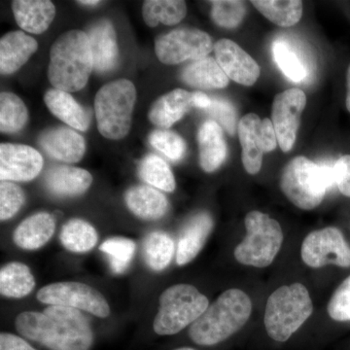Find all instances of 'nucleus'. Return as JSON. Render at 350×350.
Here are the masks:
<instances>
[{"mask_svg": "<svg viewBox=\"0 0 350 350\" xmlns=\"http://www.w3.org/2000/svg\"><path fill=\"white\" fill-rule=\"evenodd\" d=\"M16 329L21 335L51 350H90L94 334L80 310L50 306L44 312L18 315Z\"/></svg>", "mask_w": 350, "mask_h": 350, "instance_id": "obj_1", "label": "nucleus"}, {"mask_svg": "<svg viewBox=\"0 0 350 350\" xmlns=\"http://www.w3.org/2000/svg\"><path fill=\"white\" fill-rule=\"evenodd\" d=\"M251 312L252 303L245 292L227 290L190 326L189 337L204 347L224 342L245 325Z\"/></svg>", "mask_w": 350, "mask_h": 350, "instance_id": "obj_2", "label": "nucleus"}, {"mask_svg": "<svg viewBox=\"0 0 350 350\" xmlns=\"http://www.w3.org/2000/svg\"><path fill=\"white\" fill-rule=\"evenodd\" d=\"M93 69V55L86 32L69 31L53 43L48 79L55 89L66 93L82 90Z\"/></svg>", "mask_w": 350, "mask_h": 350, "instance_id": "obj_3", "label": "nucleus"}, {"mask_svg": "<svg viewBox=\"0 0 350 350\" xmlns=\"http://www.w3.org/2000/svg\"><path fill=\"white\" fill-rule=\"evenodd\" d=\"M334 185V165L315 163L303 156L292 159L285 165L280 179L283 194L304 211L319 206L327 190Z\"/></svg>", "mask_w": 350, "mask_h": 350, "instance_id": "obj_4", "label": "nucleus"}, {"mask_svg": "<svg viewBox=\"0 0 350 350\" xmlns=\"http://www.w3.org/2000/svg\"><path fill=\"white\" fill-rule=\"evenodd\" d=\"M312 312V301L305 285H283L267 301L264 319L267 333L275 342H286Z\"/></svg>", "mask_w": 350, "mask_h": 350, "instance_id": "obj_5", "label": "nucleus"}, {"mask_svg": "<svg viewBox=\"0 0 350 350\" xmlns=\"http://www.w3.org/2000/svg\"><path fill=\"white\" fill-rule=\"evenodd\" d=\"M135 101L137 90L130 80H115L100 88L94 98V110L103 137L119 140L128 135Z\"/></svg>", "mask_w": 350, "mask_h": 350, "instance_id": "obj_6", "label": "nucleus"}, {"mask_svg": "<svg viewBox=\"0 0 350 350\" xmlns=\"http://www.w3.org/2000/svg\"><path fill=\"white\" fill-rule=\"evenodd\" d=\"M208 300L190 284L167 288L160 297V308L153 328L158 335H175L192 325L208 308Z\"/></svg>", "mask_w": 350, "mask_h": 350, "instance_id": "obj_7", "label": "nucleus"}, {"mask_svg": "<svg viewBox=\"0 0 350 350\" xmlns=\"http://www.w3.org/2000/svg\"><path fill=\"white\" fill-rule=\"evenodd\" d=\"M246 236L234 250V258L245 266L266 268L273 262L283 243L280 223L260 211H251L244 219Z\"/></svg>", "mask_w": 350, "mask_h": 350, "instance_id": "obj_8", "label": "nucleus"}, {"mask_svg": "<svg viewBox=\"0 0 350 350\" xmlns=\"http://www.w3.org/2000/svg\"><path fill=\"white\" fill-rule=\"evenodd\" d=\"M214 46L206 32L194 27H180L159 36L155 41V53L165 64H178L206 57Z\"/></svg>", "mask_w": 350, "mask_h": 350, "instance_id": "obj_9", "label": "nucleus"}, {"mask_svg": "<svg viewBox=\"0 0 350 350\" xmlns=\"http://www.w3.org/2000/svg\"><path fill=\"white\" fill-rule=\"evenodd\" d=\"M238 133L244 170L251 175L257 174L261 170L264 154L275 150L278 144L273 122L250 113L239 120Z\"/></svg>", "mask_w": 350, "mask_h": 350, "instance_id": "obj_10", "label": "nucleus"}, {"mask_svg": "<svg viewBox=\"0 0 350 350\" xmlns=\"http://www.w3.org/2000/svg\"><path fill=\"white\" fill-rule=\"evenodd\" d=\"M41 303L50 306H61L92 313L105 319L110 308L100 292L93 287L79 282H57L46 285L38 292Z\"/></svg>", "mask_w": 350, "mask_h": 350, "instance_id": "obj_11", "label": "nucleus"}, {"mask_svg": "<svg viewBox=\"0 0 350 350\" xmlns=\"http://www.w3.org/2000/svg\"><path fill=\"white\" fill-rule=\"evenodd\" d=\"M301 255L310 268H321L327 265L350 267V247L337 228H324L308 234L301 244Z\"/></svg>", "mask_w": 350, "mask_h": 350, "instance_id": "obj_12", "label": "nucleus"}, {"mask_svg": "<svg viewBox=\"0 0 350 350\" xmlns=\"http://www.w3.org/2000/svg\"><path fill=\"white\" fill-rule=\"evenodd\" d=\"M306 96L300 89H289L276 94L271 108V122L278 144L283 152H289L296 142Z\"/></svg>", "mask_w": 350, "mask_h": 350, "instance_id": "obj_13", "label": "nucleus"}, {"mask_svg": "<svg viewBox=\"0 0 350 350\" xmlns=\"http://www.w3.org/2000/svg\"><path fill=\"white\" fill-rule=\"evenodd\" d=\"M44 165L41 154L23 144L0 145V178L1 181H31Z\"/></svg>", "mask_w": 350, "mask_h": 350, "instance_id": "obj_14", "label": "nucleus"}, {"mask_svg": "<svg viewBox=\"0 0 350 350\" xmlns=\"http://www.w3.org/2000/svg\"><path fill=\"white\" fill-rule=\"evenodd\" d=\"M216 62L232 81L252 86L260 76V68L252 57L230 39H220L214 45Z\"/></svg>", "mask_w": 350, "mask_h": 350, "instance_id": "obj_15", "label": "nucleus"}, {"mask_svg": "<svg viewBox=\"0 0 350 350\" xmlns=\"http://www.w3.org/2000/svg\"><path fill=\"white\" fill-rule=\"evenodd\" d=\"M39 144L51 158L64 163L79 162L86 150L84 138L66 128L44 131Z\"/></svg>", "mask_w": 350, "mask_h": 350, "instance_id": "obj_16", "label": "nucleus"}, {"mask_svg": "<svg viewBox=\"0 0 350 350\" xmlns=\"http://www.w3.org/2000/svg\"><path fill=\"white\" fill-rule=\"evenodd\" d=\"M90 45L93 55L94 69L103 73L112 70L118 63L117 34L111 22L101 20L90 29Z\"/></svg>", "mask_w": 350, "mask_h": 350, "instance_id": "obj_17", "label": "nucleus"}, {"mask_svg": "<svg viewBox=\"0 0 350 350\" xmlns=\"http://www.w3.org/2000/svg\"><path fill=\"white\" fill-rule=\"evenodd\" d=\"M213 228V219L207 213L196 214L188 221L177 244L176 262L179 266H184L197 257Z\"/></svg>", "mask_w": 350, "mask_h": 350, "instance_id": "obj_18", "label": "nucleus"}, {"mask_svg": "<svg viewBox=\"0 0 350 350\" xmlns=\"http://www.w3.org/2000/svg\"><path fill=\"white\" fill-rule=\"evenodd\" d=\"M93 177L79 167L57 165L46 172L44 183L51 194L57 197H75L84 194L91 187Z\"/></svg>", "mask_w": 350, "mask_h": 350, "instance_id": "obj_19", "label": "nucleus"}, {"mask_svg": "<svg viewBox=\"0 0 350 350\" xmlns=\"http://www.w3.org/2000/svg\"><path fill=\"white\" fill-rule=\"evenodd\" d=\"M38 49V41L23 31L9 32L0 40V71L13 75Z\"/></svg>", "mask_w": 350, "mask_h": 350, "instance_id": "obj_20", "label": "nucleus"}, {"mask_svg": "<svg viewBox=\"0 0 350 350\" xmlns=\"http://www.w3.org/2000/svg\"><path fill=\"white\" fill-rule=\"evenodd\" d=\"M200 165L206 172L217 170L227 157L223 129L214 120L204 122L198 131Z\"/></svg>", "mask_w": 350, "mask_h": 350, "instance_id": "obj_21", "label": "nucleus"}, {"mask_svg": "<svg viewBox=\"0 0 350 350\" xmlns=\"http://www.w3.org/2000/svg\"><path fill=\"white\" fill-rule=\"evenodd\" d=\"M12 10L21 29L34 34L47 31L56 16V7L48 0H15Z\"/></svg>", "mask_w": 350, "mask_h": 350, "instance_id": "obj_22", "label": "nucleus"}, {"mask_svg": "<svg viewBox=\"0 0 350 350\" xmlns=\"http://www.w3.org/2000/svg\"><path fill=\"white\" fill-rule=\"evenodd\" d=\"M192 107V94L185 90L175 89L152 105L149 120L161 130H167L183 118Z\"/></svg>", "mask_w": 350, "mask_h": 350, "instance_id": "obj_23", "label": "nucleus"}, {"mask_svg": "<svg viewBox=\"0 0 350 350\" xmlns=\"http://www.w3.org/2000/svg\"><path fill=\"white\" fill-rule=\"evenodd\" d=\"M51 112L71 128L85 131L91 125L92 113L85 109L66 92L51 89L44 96Z\"/></svg>", "mask_w": 350, "mask_h": 350, "instance_id": "obj_24", "label": "nucleus"}, {"mask_svg": "<svg viewBox=\"0 0 350 350\" xmlns=\"http://www.w3.org/2000/svg\"><path fill=\"white\" fill-rule=\"evenodd\" d=\"M55 229L56 222L51 214H33L18 226L13 234L14 243L24 250H38L49 241Z\"/></svg>", "mask_w": 350, "mask_h": 350, "instance_id": "obj_25", "label": "nucleus"}, {"mask_svg": "<svg viewBox=\"0 0 350 350\" xmlns=\"http://www.w3.org/2000/svg\"><path fill=\"white\" fill-rule=\"evenodd\" d=\"M125 200L131 213L145 220L162 218L169 211L167 198L149 186L139 185L131 188L126 192Z\"/></svg>", "mask_w": 350, "mask_h": 350, "instance_id": "obj_26", "label": "nucleus"}, {"mask_svg": "<svg viewBox=\"0 0 350 350\" xmlns=\"http://www.w3.org/2000/svg\"><path fill=\"white\" fill-rule=\"evenodd\" d=\"M182 80L196 89H223L229 84V78L216 59L206 57L193 61L182 71Z\"/></svg>", "mask_w": 350, "mask_h": 350, "instance_id": "obj_27", "label": "nucleus"}, {"mask_svg": "<svg viewBox=\"0 0 350 350\" xmlns=\"http://www.w3.org/2000/svg\"><path fill=\"white\" fill-rule=\"evenodd\" d=\"M34 285L36 282L31 269L23 262H9L0 271V292L8 298L27 296Z\"/></svg>", "mask_w": 350, "mask_h": 350, "instance_id": "obj_28", "label": "nucleus"}, {"mask_svg": "<svg viewBox=\"0 0 350 350\" xmlns=\"http://www.w3.org/2000/svg\"><path fill=\"white\" fill-rule=\"evenodd\" d=\"M251 3L278 27H293L303 16V2L299 0H255Z\"/></svg>", "mask_w": 350, "mask_h": 350, "instance_id": "obj_29", "label": "nucleus"}, {"mask_svg": "<svg viewBox=\"0 0 350 350\" xmlns=\"http://www.w3.org/2000/svg\"><path fill=\"white\" fill-rule=\"evenodd\" d=\"M187 6L178 0H147L142 6L145 24L155 27L159 23L165 25L179 24L185 18Z\"/></svg>", "mask_w": 350, "mask_h": 350, "instance_id": "obj_30", "label": "nucleus"}, {"mask_svg": "<svg viewBox=\"0 0 350 350\" xmlns=\"http://www.w3.org/2000/svg\"><path fill=\"white\" fill-rule=\"evenodd\" d=\"M59 239L64 247L75 253H84L93 250L98 243L96 229L81 219H72L64 225Z\"/></svg>", "mask_w": 350, "mask_h": 350, "instance_id": "obj_31", "label": "nucleus"}, {"mask_svg": "<svg viewBox=\"0 0 350 350\" xmlns=\"http://www.w3.org/2000/svg\"><path fill=\"white\" fill-rule=\"evenodd\" d=\"M273 54L276 64L292 81H304L308 75L306 61L297 52L296 48L284 39H278L273 44Z\"/></svg>", "mask_w": 350, "mask_h": 350, "instance_id": "obj_32", "label": "nucleus"}, {"mask_svg": "<svg viewBox=\"0 0 350 350\" xmlns=\"http://www.w3.org/2000/svg\"><path fill=\"white\" fill-rule=\"evenodd\" d=\"M174 254V241L165 232H153L145 239L144 243L145 262L153 271H163L172 262Z\"/></svg>", "mask_w": 350, "mask_h": 350, "instance_id": "obj_33", "label": "nucleus"}, {"mask_svg": "<svg viewBox=\"0 0 350 350\" xmlns=\"http://www.w3.org/2000/svg\"><path fill=\"white\" fill-rule=\"evenodd\" d=\"M29 121V112L24 101L15 94L2 92L0 94V131L15 133Z\"/></svg>", "mask_w": 350, "mask_h": 350, "instance_id": "obj_34", "label": "nucleus"}, {"mask_svg": "<svg viewBox=\"0 0 350 350\" xmlns=\"http://www.w3.org/2000/svg\"><path fill=\"white\" fill-rule=\"evenodd\" d=\"M140 177L151 186L165 192H174L176 184L169 165L154 154L145 157L139 165Z\"/></svg>", "mask_w": 350, "mask_h": 350, "instance_id": "obj_35", "label": "nucleus"}, {"mask_svg": "<svg viewBox=\"0 0 350 350\" xmlns=\"http://www.w3.org/2000/svg\"><path fill=\"white\" fill-rule=\"evenodd\" d=\"M101 252L107 255L113 273L121 275L128 269L135 252V243L125 238L107 239L100 246Z\"/></svg>", "mask_w": 350, "mask_h": 350, "instance_id": "obj_36", "label": "nucleus"}, {"mask_svg": "<svg viewBox=\"0 0 350 350\" xmlns=\"http://www.w3.org/2000/svg\"><path fill=\"white\" fill-rule=\"evenodd\" d=\"M211 16L214 23L225 29H234L243 22L245 16V5L237 0H216L211 1Z\"/></svg>", "mask_w": 350, "mask_h": 350, "instance_id": "obj_37", "label": "nucleus"}, {"mask_svg": "<svg viewBox=\"0 0 350 350\" xmlns=\"http://www.w3.org/2000/svg\"><path fill=\"white\" fill-rule=\"evenodd\" d=\"M149 142L154 148L162 152L172 161H180L186 153L183 138L170 130H156L151 133Z\"/></svg>", "mask_w": 350, "mask_h": 350, "instance_id": "obj_38", "label": "nucleus"}, {"mask_svg": "<svg viewBox=\"0 0 350 350\" xmlns=\"http://www.w3.org/2000/svg\"><path fill=\"white\" fill-rule=\"evenodd\" d=\"M24 192L19 186L10 181H1L0 184V219H10L20 211L25 204Z\"/></svg>", "mask_w": 350, "mask_h": 350, "instance_id": "obj_39", "label": "nucleus"}, {"mask_svg": "<svg viewBox=\"0 0 350 350\" xmlns=\"http://www.w3.org/2000/svg\"><path fill=\"white\" fill-rule=\"evenodd\" d=\"M206 112L228 133L232 135L236 133L239 126L237 123L236 109L229 100L221 98H211V105L207 108Z\"/></svg>", "mask_w": 350, "mask_h": 350, "instance_id": "obj_40", "label": "nucleus"}, {"mask_svg": "<svg viewBox=\"0 0 350 350\" xmlns=\"http://www.w3.org/2000/svg\"><path fill=\"white\" fill-rule=\"evenodd\" d=\"M327 310L331 319L336 321L350 320V275L337 288Z\"/></svg>", "mask_w": 350, "mask_h": 350, "instance_id": "obj_41", "label": "nucleus"}, {"mask_svg": "<svg viewBox=\"0 0 350 350\" xmlns=\"http://www.w3.org/2000/svg\"><path fill=\"white\" fill-rule=\"evenodd\" d=\"M334 177L340 192L350 198V155L338 159L334 165Z\"/></svg>", "mask_w": 350, "mask_h": 350, "instance_id": "obj_42", "label": "nucleus"}, {"mask_svg": "<svg viewBox=\"0 0 350 350\" xmlns=\"http://www.w3.org/2000/svg\"><path fill=\"white\" fill-rule=\"evenodd\" d=\"M0 350H36L24 338L13 334L2 333L0 335Z\"/></svg>", "mask_w": 350, "mask_h": 350, "instance_id": "obj_43", "label": "nucleus"}, {"mask_svg": "<svg viewBox=\"0 0 350 350\" xmlns=\"http://www.w3.org/2000/svg\"><path fill=\"white\" fill-rule=\"evenodd\" d=\"M193 107L207 109L211 105V98L202 92L192 94Z\"/></svg>", "mask_w": 350, "mask_h": 350, "instance_id": "obj_44", "label": "nucleus"}, {"mask_svg": "<svg viewBox=\"0 0 350 350\" xmlns=\"http://www.w3.org/2000/svg\"><path fill=\"white\" fill-rule=\"evenodd\" d=\"M347 100H345V105H347V110H349L350 113V64L347 73Z\"/></svg>", "mask_w": 350, "mask_h": 350, "instance_id": "obj_45", "label": "nucleus"}, {"mask_svg": "<svg viewBox=\"0 0 350 350\" xmlns=\"http://www.w3.org/2000/svg\"><path fill=\"white\" fill-rule=\"evenodd\" d=\"M78 3L82 4V5L86 6H96L100 3V1H96V0H94V1H78Z\"/></svg>", "mask_w": 350, "mask_h": 350, "instance_id": "obj_46", "label": "nucleus"}, {"mask_svg": "<svg viewBox=\"0 0 350 350\" xmlns=\"http://www.w3.org/2000/svg\"><path fill=\"white\" fill-rule=\"evenodd\" d=\"M174 350H196L194 349H191V347H180V349H177Z\"/></svg>", "mask_w": 350, "mask_h": 350, "instance_id": "obj_47", "label": "nucleus"}]
</instances>
